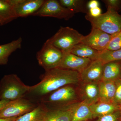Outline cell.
I'll return each instance as SVG.
<instances>
[{
  "label": "cell",
  "mask_w": 121,
  "mask_h": 121,
  "mask_svg": "<svg viewBox=\"0 0 121 121\" xmlns=\"http://www.w3.org/2000/svg\"><path fill=\"white\" fill-rule=\"evenodd\" d=\"M40 78L39 83L31 86L24 97L37 103L49 93L67 85L77 84L81 81L78 72L58 68L46 71Z\"/></svg>",
  "instance_id": "1"
},
{
  "label": "cell",
  "mask_w": 121,
  "mask_h": 121,
  "mask_svg": "<svg viewBox=\"0 0 121 121\" xmlns=\"http://www.w3.org/2000/svg\"><path fill=\"white\" fill-rule=\"evenodd\" d=\"M30 88L16 74L5 75L0 81V100L10 101L24 98Z\"/></svg>",
  "instance_id": "2"
},
{
  "label": "cell",
  "mask_w": 121,
  "mask_h": 121,
  "mask_svg": "<svg viewBox=\"0 0 121 121\" xmlns=\"http://www.w3.org/2000/svg\"><path fill=\"white\" fill-rule=\"evenodd\" d=\"M85 18L90 22L92 28L98 29L109 35H113L121 31V15L111 9L97 17L86 14Z\"/></svg>",
  "instance_id": "3"
},
{
  "label": "cell",
  "mask_w": 121,
  "mask_h": 121,
  "mask_svg": "<svg viewBox=\"0 0 121 121\" xmlns=\"http://www.w3.org/2000/svg\"><path fill=\"white\" fill-rule=\"evenodd\" d=\"M73 85L61 87L45 95L40 103H43L48 109L60 108L75 103L77 99V93Z\"/></svg>",
  "instance_id": "4"
},
{
  "label": "cell",
  "mask_w": 121,
  "mask_h": 121,
  "mask_svg": "<svg viewBox=\"0 0 121 121\" xmlns=\"http://www.w3.org/2000/svg\"><path fill=\"white\" fill-rule=\"evenodd\" d=\"M84 36L69 27H62L51 38L50 42L64 54L70 52L75 46L80 43Z\"/></svg>",
  "instance_id": "5"
},
{
  "label": "cell",
  "mask_w": 121,
  "mask_h": 121,
  "mask_svg": "<svg viewBox=\"0 0 121 121\" xmlns=\"http://www.w3.org/2000/svg\"><path fill=\"white\" fill-rule=\"evenodd\" d=\"M64 55L48 39L37 52L36 57L39 65L46 71L58 68Z\"/></svg>",
  "instance_id": "6"
},
{
  "label": "cell",
  "mask_w": 121,
  "mask_h": 121,
  "mask_svg": "<svg viewBox=\"0 0 121 121\" xmlns=\"http://www.w3.org/2000/svg\"><path fill=\"white\" fill-rule=\"evenodd\" d=\"M39 104L25 98L10 101L0 111V118L21 117L34 109Z\"/></svg>",
  "instance_id": "7"
},
{
  "label": "cell",
  "mask_w": 121,
  "mask_h": 121,
  "mask_svg": "<svg viewBox=\"0 0 121 121\" xmlns=\"http://www.w3.org/2000/svg\"><path fill=\"white\" fill-rule=\"evenodd\" d=\"M75 13L60 4L59 1H44L38 11L33 16L42 17H52L68 20L73 17Z\"/></svg>",
  "instance_id": "8"
},
{
  "label": "cell",
  "mask_w": 121,
  "mask_h": 121,
  "mask_svg": "<svg viewBox=\"0 0 121 121\" xmlns=\"http://www.w3.org/2000/svg\"><path fill=\"white\" fill-rule=\"evenodd\" d=\"M113 38L109 35L98 29L92 28L89 35L83 36L80 43L84 44L99 52L106 50Z\"/></svg>",
  "instance_id": "9"
},
{
  "label": "cell",
  "mask_w": 121,
  "mask_h": 121,
  "mask_svg": "<svg viewBox=\"0 0 121 121\" xmlns=\"http://www.w3.org/2000/svg\"><path fill=\"white\" fill-rule=\"evenodd\" d=\"M104 64L100 60H92L80 73V80L83 83H98L101 81Z\"/></svg>",
  "instance_id": "10"
},
{
  "label": "cell",
  "mask_w": 121,
  "mask_h": 121,
  "mask_svg": "<svg viewBox=\"0 0 121 121\" xmlns=\"http://www.w3.org/2000/svg\"><path fill=\"white\" fill-rule=\"evenodd\" d=\"M17 17L33 15L43 4L44 0H11Z\"/></svg>",
  "instance_id": "11"
},
{
  "label": "cell",
  "mask_w": 121,
  "mask_h": 121,
  "mask_svg": "<svg viewBox=\"0 0 121 121\" xmlns=\"http://www.w3.org/2000/svg\"><path fill=\"white\" fill-rule=\"evenodd\" d=\"M92 60L79 57L70 52L64 54L58 68L74 71L80 73Z\"/></svg>",
  "instance_id": "12"
},
{
  "label": "cell",
  "mask_w": 121,
  "mask_h": 121,
  "mask_svg": "<svg viewBox=\"0 0 121 121\" xmlns=\"http://www.w3.org/2000/svg\"><path fill=\"white\" fill-rule=\"evenodd\" d=\"M79 95L81 102L89 106L99 101L98 82L83 83L80 87Z\"/></svg>",
  "instance_id": "13"
},
{
  "label": "cell",
  "mask_w": 121,
  "mask_h": 121,
  "mask_svg": "<svg viewBox=\"0 0 121 121\" xmlns=\"http://www.w3.org/2000/svg\"><path fill=\"white\" fill-rule=\"evenodd\" d=\"M71 111V121H90L93 119L90 106L82 102L69 105Z\"/></svg>",
  "instance_id": "14"
},
{
  "label": "cell",
  "mask_w": 121,
  "mask_h": 121,
  "mask_svg": "<svg viewBox=\"0 0 121 121\" xmlns=\"http://www.w3.org/2000/svg\"><path fill=\"white\" fill-rule=\"evenodd\" d=\"M121 61H114L104 64L101 81H115L121 78Z\"/></svg>",
  "instance_id": "15"
},
{
  "label": "cell",
  "mask_w": 121,
  "mask_h": 121,
  "mask_svg": "<svg viewBox=\"0 0 121 121\" xmlns=\"http://www.w3.org/2000/svg\"><path fill=\"white\" fill-rule=\"evenodd\" d=\"M11 0H0V26L17 18Z\"/></svg>",
  "instance_id": "16"
},
{
  "label": "cell",
  "mask_w": 121,
  "mask_h": 121,
  "mask_svg": "<svg viewBox=\"0 0 121 121\" xmlns=\"http://www.w3.org/2000/svg\"><path fill=\"white\" fill-rule=\"evenodd\" d=\"M69 105L60 108L48 109L44 121H71Z\"/></svg>",
  "instance_id": "17"
},
{
  "label": "cell",
  "mask_w": 121,
  "mask_h": 121,
  "mask_svg": "<svg viewBox=\"0 0 121 121\" xmlns=\"http://www.w3.org/2000/svg\"><path fill=\"white\" fill-rule=\"evenodd\" d=\"M99 101L113 103L116 86L114 81H101L98 82Z\"/></svg>",
  "instance_id": "18"
},
{
  "label": "cell",
  "mask_w": 121,
  "mask_h": 121,
  "mask_svg": "<svg viewBox=\"0 0 121 121\" xmlns=\"http://www.w3.org/2000/svg\"><path fill=\"white\" fill-rule=\"evenodd\" d=\"M93 118L109 114L120 110V106L112 103L99 101L90 105Z\"/></svg>",
  "instance_id": "19"
},
{
  "label": "cell",
  "mask_w": 121,
  "mask_h": 121,
  "mask_svg": "<svg viewBox=\"0 0 121 121\" xmlns=\"http://www.w3.org/2000/svg\"><path fill=\"white\" fill-rule=\"evenodd\" d=\"M22 42V38L20 37L8 43L0 45V65L7 64L11 54L21 48Z\"/></svg>",
  "instance_id": "20"
},
{
  "label": "cell",
  "mask_w": 121,
  "mask_h": 121,
  "mask_svg": "<svg viewBox=\"0 0 121 121\" xmlns=\"http://www.w3.org/2000/svg\"><path fill=\"white\" fill-rule=\"evenodd\" d=\"M47 110L44 104L40 103L34 109L18 117L15 121H44Z\"/></svg>",
  "instance_id": "21"
},
{
  "label": "cell",
  "mask_w": 121,
  "mask_h": 121,
  "mask_svg": "<svg viewBox=\"0 0 121 121\" xmlns=\"http://www.w3.org/2000/svg\"><path fill=\"white\" fill-rule=\"evenodd\" d=\"M70 53L79 57L93 60L97 59L99 52L88 45L80 43L74 47Z\"/></svg>",
  "instance_id": "22"
},
{
  "label": "cell",
  "mask_w": 121,
  "mask_h": 121,
  "mask_svg": "<svg viewBox=\"0 0 121 121\" xmlns=\"http://www.w3.org/2000/svg\"><path fill=\"white\" fill-rule=\"evenodd\" d=\"M59 2L63 6L75 13H82L87 14L88 1L84 0H60Z\"/></svg>",
  "instance_id": "23"
},
{
  "label": "cell",
  "mask_w": 121,
  "mask_h": 121,
  "mask_svg": "<svg viewBox=\"0 0 121 121\" xmlns=\"http://www.w3.org/2000/svg\"><path fill=\"white\" fill-rule=\"evenodd\" d=\"M103 64L114 61H121V49L117 51L105 50L99 52L98 59Z\"/></svg>",
  "instance_id": "24"
},
{
  "label": "cell",
  "mask_w": 121,
  "mask_h": 121,
  "mask_svg": "<svg viewBox=\"0 0 121 121\" xmlns=\"http://www.w3.org/2000/svg\"><path fill=\"white\" fill-rule=\"evenodd\" d=\"M121 114L120 110L113 112L98 117L95 121H121Z\"/></svg>",
  "instance_id": "25"
},
{
  "label": "cell",
  "mask_w": 121,
  "mask_h": 121,
  "mask_svg": "<svg viewBox=\"0 0 121 121\" xmlns=\"http://www.w3.org/2000/svg\"><path fill=\"white\" fill-rule=\"evenodd\" d=\"M121 49V36H115L111 39L106 50L117 51Z\"/></svg>",
  "instance_id": "26"
},
{
  "label": "cell",
  "mask_w": 121,
  "mask_h": 121,
  "mask_svg": "<svg viewBox=\"0 0 121 121\" xmlns=\"http://www.w3.org/2000/svg\"><path fill=\"white\" fill-rule=\"evenodd\" d=\"M116 90L113 103L120 106L121 104V79L119 78L115 81Z\"/></svg>",
  "instance_id": "27"
},
{
  "label": "cell",
  "mask_w": 121,
  "mask_h": 121,
  "mask_svg": "<svg viewBox=\"0 0 121 121\" xmlns=\"http://www.w3.org/2000/svg\"><path fill=\"white\" fill-rule=\"evenodd\" d=\"M107 9H111L117 12L121 8V0H102Z\"/></svg>",
  "instance_id": "28"
},
{
  "label": "cell",
  "mask_w": 121,
  "mask_h": 121,
  "mask_svg": "<svg viewBox=\"0 0 121 121\" xmlns=\"http://www.w3.org/2000/svg\"><path fill=\"white\" fill-rule=\"evenodd\" d=\"M102 10L99 7L89 9L88 14L92 17H96L100 16L102 14Z\"/></svg>",
  "instance_id": "29"
},
{
  "label": "cell",
  "mask_w": 121,
  "mask_h": 121,
  "mask_svg": "<svg viewBox=\"0 0 121 121\" xmlns=\"http://www.w3.org/2000/svg\"><path fill=\"white\" fill-rule=\"evenodd\" d=\"M99 3L97 0H91L88 1L87 4V8L89 9L95 8L99 7Z\"/></svg>",
  "instance_id": "30"
},
{
  "label": "cell",
  "mask_w": 121,
  "mask_h": 121,
  "mask_svg": "<svg viewBox=\"0 0 121 121\" xmlns=\"http://www.w3.org/2000/svg\"><path fill=\"white\" fill-rule=\"evenodd\" d=\"M9 101L7 100H0V111Z\"/></svg>",
  "instance_id": "31"
},
{
  "label": "cell",
  "mask_w": 121,
  "mask_h": 121,
  "mask_svg": "<svg viewBox=\"0 0 121 121\" xmlns=\"http://www.w3.org/2000/svg\"><path fill=\"white\" fill-rule=\"evenodd\" d=\"M18 117L9 118H0V121H15Z\"/></svg>",
  "instance_id": "32"
},
{
  "label": "cell",
  "mask_w": 121,
  "mask_h": 121,
  "mask_svg": "<svg viewBox=\"0 0 121 121\" xmlns=\"http://www.w3.org/2000/svg\"><path fill=\"white\" fill-rule=\"evenodd\" d=\"M113 37L115 36H121V32L117 33V34H115V35H112Z\"/></svg>",
  "instance_id": "33"
},
{
  "label": "cell",
  "mask_w": 121,
  "mask_h": 121,
  "mask_svg": "<svg viewBox=\"0 0 121 121\" xmlns=\"http://www.w3.org/2000/svg\"><path fill=\"white\" fill-rule=\"evenodd\" d=\"M120 110L121 111V104L120 105Z\"/></svg>",
  "instance_id": "34"
},
{
  "label": "cell",
  "mask_w": 121,
  "mask_h": 121,
  "mask_svg": "<svg viewBox=\"0 0 121 121\" xmlns=\"http://www.w3.org/2000/svg\"></svg>",
  "instance_id": "35"
},
{
  "label": "cell",
  "mask_w": 121,
  "mask_h": 121,
  "mask_svg": "<svg viewBox=\"0 0 121 121\" xmlns=\"http://www.w3.org/2000/svg\"></svg>",
  "instance_id": "36"
}]
</instances>
